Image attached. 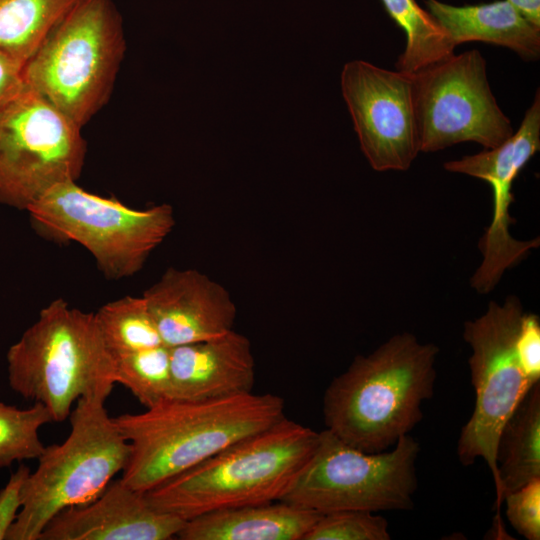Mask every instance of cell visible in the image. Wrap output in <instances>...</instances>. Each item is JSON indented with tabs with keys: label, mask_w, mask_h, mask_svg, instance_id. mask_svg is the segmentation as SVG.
<instances>
[{
	"label": "cell",
	"mask_w": 540,
	"mask_h": 540,
	"mask_svg": "<svg viewBox=\"0 0 540 540\" xmlns=\"http://www.w3.org/2000/svg\"><path fill=\"white\" fill-rule=\"evenodd\" d=\"M438 354L435 344L403 332L356 356L325 391L326 429L366 453L394 447L422 420V404L433 397Z\"/></svg>",
	"instance_id": "6da1fadb"
},
{
	"label": "cell",
	"mask_w": 540,
	"mask_h": 540,
	"mask_svg": "<svg viewBox=\"0 0 540 540\" xmlns=\"http://www.w3.org/2000/svg\"><path fill=\"white\" fill-rule=\"evenodd\" d=\"M270 393L182 401L166 399L138 414L112 417L130 455L121 480L145 493L232 444L285 418Z\"/></svg>",
	"instance_id": "7a4b0ae2"
},
{
	"label": "cell",
	"mask_w": 540,
	"mask_h": 540,
	"mask_svg": "<svg viewBox=\"0 0 540 540\" xmlns=\"http://www.w3.org/2000/svg\"><path fill=\"white\" fill-rule=\"evenodd\" d=\"M319 432L283 418L144 493L155 509L183 520L280 501L314 452Z\"/></svg>",
	"instance_id": "3957f363"
},
{
	"label": "cell",
	"mask_w": 540,
	"mask_h": 540,
	"mask_svg": "<svg viewBox=\"0 0 540 540\" xmlns=\"http://www.w3.org/2000/svg\"><path fill=\"white\" fill-rule=\"evenodd\" d=\"M10 387L42 403L53 421H64L87 397H105L116 384L113 354L106 347L94 313L62 298L44 307L7 352Z\"/></svg>",
	"instance_id": "277c9868"
},
{
	"label": "cell",
	"mask_w": 540,
	"mask_h": 540,
	"mask_svg": "<svg viewBox=\"0 0 540 540\" xmlns=\"http://www.w3.org/2000/svg\"><path fill=\"white\" fill-rule=\"evenodd\" d=\"M112 0H78L23 68L25 84L82 128L109 101L124 58Z\"/></svg>",
	"instance_id": "5b68a950"
},
{
	"label": "cell",
	"mask_w": 540,
	"mask_h": 540,
	"mask_svg": "<svg viewBox=\"0 0 540 540\" xmlns=\"http://www.w3.org/2000/svg\"><path fill=\"white\" fill-rule=\"evenodd\" d=\"M105 397L80 398L71 411V431L45 447L22 488L21 510L5 540H39L59 512L96 499L123 471L130 444L109 417Z\"/></svg>",
	"instance_id": "8992f818"
},
{
	"label": "cell",
	"mask_w": 540,
	"mask_h": 540,
	"mask_svg": "<svg viewBox=\"0 0 540 540\" xmlns=\"http://www.w3.org/2000/svg\"><path fill=\"white\" fill-rule=\"evenodd\" d=\"M27 212L42 237L79 243L104 276L114 280L139 272L175 225L169 204L134 209L90 193L76 181L56 185Z\"/></svg>",
	"instance_id": "52a82bcc"
},
{
	"label": "cell",
	"mask_w": 540,
	"mask_h": 540,
	"mask_svg": "<svg viewBox=\"0 0 540 540\" xmlns=\"http://www.w3.org/2000/svg\"><path fill=\"white\" fill-rule=\"evenodd\" d=\"M419 452V443L410 434L401 437L391 451L366 453L325 429L280 501L321 514L411 510Z\"/></svg>",
	"instance_id": "ba28073f"
},
{
	"label": "cell",
	"mask_w": 540,
	"mask_h": 540,
	"mask_svg": "<svg viewBox=\"0 0 540 540\" xmlns=\"http://www.w3.org/2000/svg\"><path fill=\"white\" fill-rule=\"evenodd\" d=\"M524 309L515 295L503 303L490 301L486 311L464 323L463 339L471 348L468 359L475 406L462 427L457 456L463 466L482 458L493 476L496 495L499 477L496 463L500 432L531 387L520 367L516 337Z\"/></svg>",
	"instance_id": "9c48e42d"
},
{
	"label": "cell",
	"mask_w": 540,
	"mask_h": 540,
	"mask_svg": "<svg viewBox=\"0 0 540 540\" xmlns=\"http://www.w3.org/2000/svg\"><path fill=\"white\" fill-rule=\"evenodd\" d=\"M81 129L25 84L0 113V203L27 211L76 181L87 152Z\"/></svg>",
	"instance_id": "30bf717a"
},
{
	"label": "cell",
	"mask_w": 540,
	"mask_h": 540,
	"mask_svg": "<svg viewBox=\"0 0 540 540\" xmlns=\"http://www.w3.org/2000/svg\"><path fill=\"white\" fill-rule=\"evenodd\" d=\"M412 78L420 152H436L462 142L492 149L513 135L478 50L453 54Z\"/></svg>",
	"instance_id": "8fae6325"
},
{
	"label": "cell",
	"mask_w": 540,
	"mask_h": 540,
	"mask_svg": "<svg viewBox=\"0 0 540 540\" xmlns=\"http://www.w3.org/2000/svg\"><path fill=\"white\" fill-rule=\"evenodd\" d=\"M341 89L370 166L408 170L420 152L412 76L353 60L342 70Z\"/></svg>",
	"instance_id": "7c38bea8"
},
{
	"label": "cell",
	"mask_w": 540,
	"mask_h": 540,
	"mask_svg": "<svg viewBox=\"0 0 540 540\" xmlns=\"http://www.w3.org/2000/svg\"><path fill=\"white\" fill-rule=\"evenodd\" d=\"M539 148V141L534 134L526 129H518L495 148L444 163L447 171L481 179L492 188V219L479 240L482 262L470 283L479 294L492 291L506 270L539 246V238L520 241L513 238L509 231L514 223L509 213L510 204L514 200L511 192L513 182Z\"/></svg>",
	"instance_id": "4fadbf2b"
},
{
	"label": "cell",
	"mask_w": 540,
	"mask_h": 540,
	"mask_svg": "<svg viewBox=\"0 0 540 540\" xmlns=\"http://www.w3.org/2000/svg\"><path fill=\"white\" fill-rule=\"evenodd\" d=\"M142 296L168 347L233 330L237 309L230 293L198 270L168 268Z\"/></svg>",
	"instance_id": "5bb4252c"
},
{
	"label": "cell",
	"mask_w": 540,
	"mask_h": 540,
	"mask_svg": "<svg viewBox=\"0 0 540 540\" xmlns=\"http://www.w3.org/2000/svg\"><path fill=\"white\" fill-rule=\"evenodd\" d=\"M185 520L151 506L144 493L111 481L93 501L55 515L39 540H169Z\"/></svg>",
	"instance_id": "9a60e30c"
},
{
	"label": "cell",
	"mask_w": 540,
	"mask_h": 540,
	"mask_svg": "<svg viewBox=\"0 0 540 540\" xmlns=\"http://www.w3.org/2000/svg\"><path fill=\"white\" fill-rule=\"evenodd\" d=\"M170 399L203 401L252 393L255 359L249 339L231 330L170 347Z\"/></svg>",
	"instance_id": "2e32d148"
},
{
	"label": "cell",
	"mask_w": 540,
	"mask_h": 540,
	"mask_svg": "<svg viewBox=\"0 0 540 540\" xmlns=\"http://www.w3.org/2000/svg\"><path fill=\"white\" fill-rule=\"evenodd\" d=\"M322 516L285 501L226 508L186 520L181 540H304Z\"/></svg>",
	"instance_id": "e0dca14e"
},
{
	"label": "cell",
	"mask_w": 540,
	"mask_h": 540,
	"mask_svg": "<svg viewBox=\"0 0 540 540\" xmlns=\"http://www.w3.org/2000/svg\"><path fill=\"white\" fill-rule=\"evenodd\" d=\"M425 4L455 46L480 41L509 48L525 61L540 57V27L506 0L464 6L425 0Z\"/></svg>",
	"instance_id": "ac0fdd59"
},
{
	"label": "cell",
	"mask_w": 540,
	"mask_h": 540,
	"mask_svg": "<svg viewBox=\"0 0 540 540\" xmlns=\"http://www.w3.org/2000/svg\"><path fill=\"white\" fill-rule=\"evenodd\" d=\"M496 463L499 477L496 528L499 536H507L500 518L504 496L540 478V382L529 390L505 422L498 438Z\"/></svg>",
	"instance_id": "d6986e66"
},
{
	"label": "cell",
	"mask_w": 540,
	"mask_h": 540,
	"mask_svg": "<svg viewBox=\"0 0 540 540\" xmlns=\"http://www.w3.org/2000/svg\"><path fill=\"white\" fill-rule=\"evenodd\" d=\"M391 19L404 31L406 45L396 70L414 76L455 54L456 46L437 20L416 0H381Z\"/></svg>",
	"instance_id": "ffe728a7"
},
{
	"label": "cell",
	"mask_w": 540,
	"mask_h": 540,
	"mask_svg": "<svg viewBox=\"0 0 540 540\" xmlns=\"http://www.w3.org/2000/svg\"><path fill=\"white\" fill-rule=\"evenodd\" d=\"M78 0H0V50L25 66Z\"/></svg>",
	"instance_id": "44dd1931"
},
{
	"label": "cell",
	"mask_w": 540,
	"mask_h": 540,
	"mask_svg": "<svg viewBox=\"0 0 540 540\" xmlns=\"http://www.w3.org/2000/svg\"><path fill=\"white\" fill-rule=\"evenodd\" d=\"M94 315L103 341L113 355L163 345L143 296H125L108 302Z\"/></svg>",
	"instance_id": "7402d4cb"
},
{
	"label": "cell",
	"mask_w": 540,
	"mask_h": 540,
	"mask_svg": "<svg viewBox=\"0 0 540 540\" xmlns=\"http://www.w3.org/2000/svg\"><path fill=\"white\" fill-rule=\"evenodd\" d=\"M116 383H120L146 408L170 399V347L159 345L113 355Z\"/></svg>",
	"instance_id": "603a6c76"
},
{
	"label": "cell",
	"mask_w": 540,
	"mask_h": 540,
	"mask_svg": "<svg viewBox=\"0 0 540 540\" xmlns=\"http://www.w3.org/2000/svg\"><path fill=\"white\" fill-rule=\"evenodd\" d=\"M52 421L50 411L40 402L25 409L0 402V468L38 459L45 450L39 429Z\"/></svg>",
	"instance_id": "cb8c5ba5"
},
{
	"label": "cell",
	"mask_w": 540,
	"mask_h": 540,
	"mask_svg": "<svg viewBox=\"0 0 540 540\" xmlns=\"http://www.w3.org/2000/svg\"><path fill=\"white\" fill-rule=\"evenodd\" d=\"M388 522L367 510H341L322 516L304 540H390Z\"/></svg>",
	"instance_id": "d4e9b609"
},
{
	"label": "cell",
	"mask_w": 540,
	"mask_h": 540,
	"mask_svg": "<svg viewBox=\"0 0 540 540\" xmlns=\"http://www.w3.org/2000/svg\"><path fill=\"white\" fill-rule=\"evenodd\" d=\"M506 516L518 534L527 540L540 539V478L507 493Z\"/></svg>",
	"instance_id": "484cf974"
},
{
	"label": "cell",
	"mask_w": 540,
	"mask_h": 540,
	"mask_svg": "<svg viewBox=\"0 0 540 540\" xmlns=\"http://www.w3.org/2000/svg\"><path fill=\"white\" fill-rule=\"evenodd\" d=\"M516 353L520 367L532 387L540 382V318L524 312L516 337Z\"/></svg>",
	"instance_id": "4316f807"
},
{
	"label": "cell",
	"mask_w": 540,
	"mask_h": 540,
	"mask_svg": "<svg viewBox=\"0 0 540 540\" xmlns=\"http://www.w3.org/2000/svg\"><path fill=\"white\" fill-rule=\"evenodd\" d=\"M29 467L20 464L0 490V540H5L22 507V488L30 475Z\"/></svg>",
	"instance_id": "83f0119b"
},
{
	"label": "cell",
	"mask_w": 540,
	"mask_h": 540,
	"mask_svg": "<svg viewBox=\"0 0 540 540\" xmlns=\"http://www.w3.org/2000/svg\"><path fill=\"white\" fill-rule=\"evenodd\" d=\"M24 66L0 50V113L25 86Z\"/></svg>",
	"instance_id": "f1b7e54d"
},
{
	"label": "cell",
	"mask_w": 540,
	"mask_h": 540,
	"mask_svg": "<svg viewBox=\"0 0 540 540\" xmlns=\"http://www.w3.org/2000/svg\"><path fill=\"white\" fill-rule=\"evenodd\" d=\"M527 20L540 27V0H506Z\"/></svg>",
	"instance_id": "f546056e"
}]
</instances>
